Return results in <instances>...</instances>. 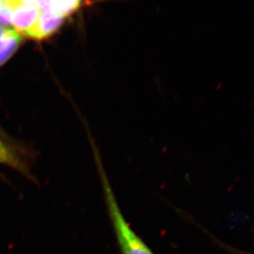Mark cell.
Segmentation results:
<instances>
[{
  "label": "cell",
  "mask_w": 254,
  "mask_h": 254,
  "mask_svg": "<svg viewBox=\"0 0 254 254\" xmlns=\"http://www.w3.org/2000/svg\"><path fill=\"white\" fill-rule=\"evenodd\" d=\"M90 144L103 188L106 206L121 254H155L126 220L108 179L98 145L95 142H91Z\"/></svg>",
  "instance_id": "obj_1"
},
{
  "label": "cell",
  "mask_w": 254,
  "mask_h": 254,
  "mask_svg": "<svg viewBox=\"0 0 254 254\" xmlns=\"http://www.w3.org/2000/svg\"><path fill=\"white\" fill-rule=\"evenodd\" d=\"M33 154L19 142L0 136V164L19 172L27 179L34 180L32 174Z\"/></svg>",
  "instance_id": "obj_2"
},
{
  "label": "cell",
  "mask_w": 254,
  "mask_h": 254,
  "mask_svg": "<svg viewBox=\"0 0 254 254\" xmlns=\"http://www.w3.org/2000/svg\"><path fill=\"white\" fill-rule=\"evenodd\" d=\"M41 10L35 3L20 2L12 9L11 23L16 32L27 36L34 27Z\"/></svg>",
  "instance_id": "obj_3"
},
{
  "label": "cell",
  "mask_w": 254,
  "mask_h": 254,
  "mask_svg": "<svg viewBox=\"0 0 254 254\" xmlns=\"http://www.w3.org/2000/svg\"><path fill=\"white\" fill-rule=\"evenodd\" d=\"M64 17L47 9L41 11L37 22L27 37L36 40H43L51 37L54 32L59 29L63 23Z\"/></svg>",
  "instance_id": "obj_4"
},
{
  "label": "cell",
  "mask_w": 254,
  "mask_h": 254,
  "mask_svg": "<svg viewBox=\"0 0 254 254\" xmlns=\"http://www.w3.org/2000/svg\"><path fill=\"white\" fill-rule=\"evenodd\" d=\"M22 35L14 29L5 28L0 39V66L8 61L22 44Z\"/></svg>",
  "instance_id": "obj_5"
},
{
  "label": "cell",
  "mask_w": 254,
  "mask_h": 254,
  "mask_svg": "<svg viewBox=\"0 0 254 254\" xmlns=\"http://www.w3.org/2000/svg\"><path fill=\"white\" fill-rule=\"evenodd\" d=\"M81 0H51V10L64 17L74 12Z\"/></svg>",
  "instance_id": "obj_6"
},
{
  "label": "cell",
  "mask_w": 254,
  "mask_h": 254,
  "mask_svg": "<svg viewBox=\"0 0 254 254\" xmlns=\"http://www.w3.org/2000/svg\"><path fill=\"white\" fill-rule=\"evenodd\" d=\"M12 7L2 2L0 6V27H7L11 24Z\"/></svg>",
  "instance_id": "obj_7"
},
{
  "label": "cell",
  "mask_w": 254,
  "mask_h": 254,
  "mask_svg": "<svg viewBox=\"0 0 254 254\" xmlns=\"http://www.w3.org/2000/svg\"><path fill=\"white\" fill-rule=\"evenodd\" d=\"M35 4L39 7L41 11L51 9V0H36Z\"/></svg>",
  "instance_id": "obj_8"
},
{
  "label": "cell",
  "mask_w": 254,
  "mask_h": 254,
  "mask_svg": "<svg viewBox=\"0 0 254 254\" xmlns=\"http://www.w3.org/2000/svg\"><path fill=\"white\" fill-rule=\"evenodd\" d=\"M2 2L13 8L15 6H17V4H19L20 2H22L20 0H2Z\"/></svg>",
  "instance_id": "obj_9"
},
{
  "label": "cell",
  "mask_w": 254,
  "mask_h": 254,
  "mask_svg": "<svg viewBox=\"0 0 254 254\" xmlns=\"http://www.w3.org/2000/svg\"><path fill=\"white\" fill-rule=\"evenodd\" d=\"M0 136H2V138H4V139H12V138H11L8 134H7V133L2 129L1 126H0Z\"/></svg>",
  "instance_id": "obj_10"
},
{
  "label": "cell",
  "mask_w": 254,
  "mask_h": 254,
  "mask_svg": "<svg viewBox=\"0 0 254 254\" xmlns=\"http://www.w3.org/2000/svg\"><path fill=\"white\" fill-rule=\"evenodd\" d=\"M20 1L24 3H35L36 2V0H20Z\"/></svg>",
  "instance_id": "obj_11"
},
{
  "label": "cell",
  "mask_w": 254,
  "mask_h": 254,
  "mask_svg": "<svg viewBox=\"0 0 254 254\" xmlns=\"http://www.w3.org/2000/svg\"><path fill=\"white\" fill-rule=\"evenodd\" d=\"M2 4V0H0V6Z\"/></svg>",
  "instance_id": "obj_12"
},
{
  "label": "cell",
  "mask_w": 254,
  "mask_h": 254,
  "mask_svg": "<svg viewBox=\"0 0 254 254\" xmlns=\"http://www.w3.org/2000/svg\"></svg>",
  "instance_id": "obj_13"
}]
</instances>
